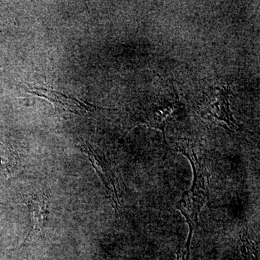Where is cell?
<instances>
[{"mask_svg":"<svg viewBox=\"0 0 260 260\" xmlns=\"http://www.w3.org/2000/svg\"><path fill=\"white\" fill-rule=\"evenodd\" d=\"M178 150L189 159L194 172V181L189 190L183 194L182 198L177 205L189 224V233L186 248L189 251L192 233L198 223V215L204 205L208 196L209 185V174L206 169L199 161L192 145L188 141L181 142L178 145Z\"/></svg>","mask_w":260,"mask_h":260,"instance_id":"obj_1","label":"cell"},{"mask_svg":"<svg viewBox=\"0 0 260 260\" xmlns=\"http://www.w3.org/2000/svg\"><path fill=\"white\" fill-rule=\"evenodd\" d=\"M232 91L225 87H215L204 93L198 104V113L203 119L226 129L239 128L231 111Z\"/></svg>","mask_w":260,"mask_h":260,"instance_id":"obj_2","label":"cell"},{"mask_svg":"<svg viewBox=\"0 0 260 260\" xmlns=\"http://www.w3.org/2000/svg\"><path fill=\"white\" fill-rule=\"evenodd\" d=\"M177 101L171 97L159 96L150 102L142 110L140 119L141 122L151 128L160 129L165 138V128L177 109Z\"/></svg>","mask_w":260,"mask_h":260,"instance_id":"obj_3","label":"cell"},{"mask_svg":"<svg viewBox=\"0 0 260 260\" xmlns=\"http://www.w3.org/2000/svg\"><path fill=\"white\" fill-rule=\"evenodd\" d=\"M84 151L88 155L89 160L102 180L108 198L112 201L114 209L119 210L120 202L116 187L117 181L112 167L103 154L98 153L96 150H94L88 143H84Z\"/></svg>","mask_w":260,"mask_h":260,"instance_id":"obj_4","label":"cell"},{"mask_svg":"<svg viewBox=\"0 0 260 260\" xmlns=\"http://www.w3.org/2000/svg\"><path fill=\"white\" fill-rule=\"evenodd\" d=\"M30 213V227L28 236L24 239V243L28 239L42 232L45 227L49 215V196L45 193L30 194L24 200Z\"/></svg>","mask_w":260,"mask_h":260,"instance_id":"obj_5","label":"cell"},{"mask_svg":"<svg viewBox=\"0 0 260 260\" xmlns=\"http://www.w3.org/2000/svg\"><path fill=\"white\" fill-rule=\"evenodd\" d=\"M29 93L37 96L44 98L54 104V107L59 108L65 112L80 114L85 112H90V109H94L93 107H89L92 106L91 104H85L81 101L78 100L74 97L68 96L59 91L53 90L52 88H44L42 86H34L31 90L28 91Z\"/></svg>","mask_w":260,"mask_h":260,"instance_id":"obj_6","label":"cell"}]
</instances>
